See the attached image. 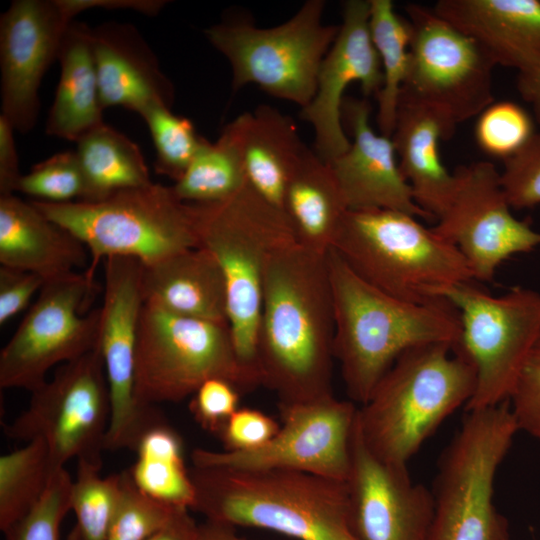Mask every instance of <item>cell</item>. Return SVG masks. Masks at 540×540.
Wrapping results in <instances>:
<instances>
[{
	"label": "cell",
	"mask_w": 540,
	"mask_h": 540,
	"mask_svg": "<svg viewBox=\"0 0 540 540\" xmlns=\"http://www.w3.org/2000/svg\"><path fill=\"white\" fill-rule=\"evenodd\" d=\"M327 254L295 243L276 252L265 268L256 366L261 385L276 393L279 405L333 394L335 324Z\"/></svg>",
	"instance_id": "1"
},
{
	"label": "cell",
	"mask_w": 540,
	"mask_h": 540,
	"mask_svg": "<svg viewBox=\"0 0 540 540\" xmlns=\"http://www.w3.org/2000/svg\"><path fill=\"white\" fill-rule=\"evenodd\" d=\"M327 262L334 309V358L352 402L364 404L405 351L431 343L458 345L459 314L448 300L403 301L364 281L332 249Z\"/></svg>",
	"instance_id": "2"
},
{
	"label": "cell",
	"mask_w": 540,
	"mask_h": 540,
	"mask_svg": "<svg viewBox=\"0 0 540 540\" xmlns=\"http://www.w3.org/2000/svg\"><path fill=\"white\" fill-rule=\"evenodd\" d=\"M191 509L207 521L274 531L297 540H360L347 483L289 469L192 467Z\"/></svg>",
	"instance_id": "3"
},
{
	"label": "cell",
	"mask_w": 540,
	"mask_h": 540,
	"mask_svg": "<svg viewBox=\"0 0 540 540\" xmlns=\"http://www.w3.org/2000/svg\"><path fill=\"white\" fill-rule=\"evenodd\" d=\"M476 371L448 343L417 346L401 354L358 407L367 448L380 460L407 466L453 412L471 400Z\"/></svg>",
	"instance_id": "4"
},
{
	"label": "cell",
	"mask_w": 540,
	"mask_h": 540,
	"mask_svg": "<svg viewBox=\"0 0 540 540\" xmlns=\"http://www.w3.org/2000/svg\"><path fill=\"white\" fill-rule=\"evenodd\" d=\"M192 205L199 246L215 257L225 276L228 325L237 354L258 373L264 272L276 252L298 243L293 226L284 210L248 181L222 201Z\"/></svg>",
	"instance_id": "5"
},
{
	"label": "cell",
	"mask_w": 540,
	"mask_h": 540,
	"mask_svg": "<svg viewBox=\"0 0 540 540\" xmlns=\"http://www.w3.org/2000/svg\"><path fill=\"white\" fill-rule=\"evenodd\" d=\"M331 249L364 281L407 302L444 299L450 287L474 280L453 244L400 211L348 210Z\"/></svg>",
	"instance_id": "6"
},
{
	"label": "cell",
	"mask_w": 540,
	"mask_h": 540,
	"mask_svg": "<svg viewBox=\"0 0 540 540\" xmlns=\"http://www.w3.org/2000/svg\"><path fill=\"white\" fill-rule=\"evenodd\" d=\"M31 202L85 245L91 256L86 269L94 273L107 258L148 266L199 246L193 205L181 201L172 186L152 182L95 202Z\"/></svg>",
	"instance_id": "7"
},
{
	"label": "cell",
	"mask_w": 540,
	"mask_h": 540,
	"mask_svg": "<svg viewBox=\"0 0 540 540\" xmlns=\"http://www.w3.org/2000/svg\"><path fill=\"white\" fill-rule=\"evenodd\" d=\"M517 432L508 401L467 411L439 457L427 540H498L508 532L493 493L497 471Z\"/></svg>",
	"instance_id": "8"
},
{
	"label": "cell",
	"mask_w": 540,
	"mask_h": 540,
	"mask_svg": "<svg viewBox=\"0 0 540 540\" xmlns=\"http://www.w3.org/2000/svg\"><path fill=\"white\" fill-rule=\"evenodd\" d=\"M212 378L229 381L241 393L261 385L258 373L239 358L228 324L144 303L136 344L137 402L144 407L180 402Z\"/></svg>",
	"instance_id": "9"
},
{
	"label": "cell",
	"mask_w": 540,
	"mask_h": 540,
	"mask_svg": "<svg viewBox=\"0 0 540 540\" xmlns=\"http://www.w3.org/2000/svg\"><path fill=\"white\" fill-rule=\"evenodd\" d=\"M324 8V0H307L278 26L260 28L236 16L206 28L205 37L230 63L233 91L252 83L301 109L309 105L321 63L340 29L322 23Z\"/></svg>",
	"instance_id": "10"
},
{
	"label": "cell",
	"mask_w": 540,
	"mask_h": 540,
	"mask_svg": "<svg viewBox=\"0 0 540 540\" xmlns=\"http://www.w3.org/2000/svg\"><path fill=\"white\" fill-rule=\"evenodd\" d=\"M472 281L456 284L443 295L459 314L461 333L455 348L476 371V387L466 411L509 400L540 336V292L515 286L493 296Z\"/></svg>",
	"instance_id": "11"
},
{
	"label": "cell",
	"mask_w": 540,
	"mask_h": 540,
	"mask_svg": "<svg viewBox=\"0 0 540 540\" xmlns=\"http://www.w3.org/2000/svg\"><path fill=\"white\" fill-rule=\"evenodd\" d=\"M95 273L72 272L47 280L0 352V386L33 392L56 365L97 348L100 308Z\"/></svg>",
	"instance_id": "12"
},
{
	"label": "cell",
	"mask_w": 540,
	"mask_h": 540,
	"mask_svg": "<svg viewBox=\"0 0 540 540\" xmlns=\"http://www.w3.org/2000/svg\"><path fill=\"white\" fill-rule=\"evenodd\" d=\"M411 27L409 64L401 92L449 124L479 116L494 100L496 67L484 49L433 9L405 7Z\"/></svg>",
	"instance_id": "13"
},
{
	"label": "cell",
	"mask_w": 540,
	"mask_h": 540,
	"mask_svg": "<svg viewBox=\"0 0 540 540\" xmlns=\"http://www.w3.org/2000/svg\"><path fill=\"white\" fill-rule=\"evenodd\" d=\"M31 394L28 407L5 425L7 437L44 441L57 468L73 458L102 460L111 403L98 348L60 365Z\"/></svg>",
	"instance_id": "14"
},
{
	"label": "cell",
	"mask_w": 540,
	"mask_h": 540,
	"mask_svg": "<svg viewBox=\"0 0 540 540\" xmlns=\"http://www.w3.org/2000/svg\"><path fill=\"white\" fill-rule=\"evenodd\" d=\"M282 425L263 446L249 451L195 448L194 467L289 469L346 482L358 407L333 394L279 405Z\"/></svg>",
	"instance_id": "15"
},
{
	"label": "cell",
	"mask_w": 540,
	"mask_h": 540,
	"mask_svg": "<svg viewBox=\"0 0 540 540\" xmlns=\"http://www.w3.org/2000/svg\"><path fill=\"white\" fill-rule=\"evenodd\" d=\"M104 290L97 348L103 359L111 415L104 450H136L142 435L163 419L154 406L135 398V359L140 314L144 305L142 264L131 258L103 261Z\"/></svg>",
	"instance_id": "16"
},
{
	"label": "cell",
	"mask_w": 540,
	"mask_h": 540,
	"mask_svg": "<svg viewBox=\"0 0 540 540\" xmlns=\"http://www.w3.org/2000/svg\"><path fill=\"white\" fill-rule=\"evenodd\" d=\"M454 174L451 202L432 229L461 252L473 279L490 282L504 261L540 246V232L512 214L493 163L461 165Z\"/></svg>",
	"instance_id": "17"
},
{
	"label": "cell",
	"mask_w": 540,
	"mask_h": 540,
	"mask_svg": "<svg viewBox=\"0 0 540 540\" xmlns=\"http://www.w3.org/2000/svg\"><path fill=\"white\" fill-rule=\"evenodd\" d=\"M346 483L351 523L360 540L428 539L434 512L432 491L415 483L407 466L377 458L363 441L358 418Z\"/></svg>",
	"instance_id": "18"
},
{
	"label": "cell",
	"mask_w": 540,
	"mask_h": 540,
	"mask_svg": "<svg viewBox=\"0 0 540 540\" xmlns=\"http://www.w3.org/2000/svg\"><path fill=\"white\" fill-rule=\"evenodd\" d=\"M70 22L57 0H14L1 14V115L20 133L37 123L39 87Z\"/></svg>",
	"instance_id": "19"
},
{
	"label": "cell",
	"mask_w": 540,
	"mask_h": 540,
	"mask_svg": "<svg viewBox=\"0 0 540 540\" xmlns=\"http://www.w3.org/2000/svg\"><path fill=\"white\" fill-rule=\"evenodd\" d=\"M369 0H348L343 4L342 24L323 59L312 101L300 111L301 119L314 130L315 153L331 162L350 146L341 121V106L348 85L358 82L365 96L379 94L383 71L369 30Z\"/></svg>",
	"instance_id": "20"
},
{
	"label": "cell",
	"mask_w": 540,
	"mask_h": 540,
	"mask_svg": "<svg viewBox=\"0 0 540 540\" xmlns=\"http://www.w3.org/2000/svg\"><path fill=\"white\" fill-rule=\"evenodd\" d=\"M368 99L345 96L341 121L351 137L348 150L331 162L348 210H394L433 220L415 202L390 137L374 132Z\"/></svg>",
	"instance_id": "21"
},
{
	"label": "cell",
	"mask_w": 540,
	"mask_h": 540,
	"mask_svg": "<svg viewBox=\"0 0 540 540\" xmlns=\"http://www.w3.org/2000/svg\"><path fill=\"white\" fill-rule=\"evenodd\" d=\"M90 41L103 110L121 106L141 116L153 105L172 108L173 84L133 25L103 23L91 28Z\"/></svg>",
	"instance_id": "22"
},
{
	"label": "cell",
	"mask_w": 540,
	"mask_h": 540,
	"mask_svg": "<svg viewBox=\"0 0 540 540\" xmlns=\"http://www.w3.org/2000/svg\"><path fill=\"white\" fill-rule=\"evenodd\" d=\"M433 10L474 39L496 66L540 67V0H439Z\"/></svg>",
	"instance_id": "23"
},
{
	"label": "cell",
	"mask_w": 540,
	"mask_h": 540,
	"mask_svg": "<svg viewBox=\"0 0 540 540\" xmlns=\"http://www.w3.org/2000/svg\"><path fill=\"white\" fill-rule=\"evenodd\" d=\"M455 131L437 112L400 91L391 139L416 204L433 220L444 214L455 190V174L446 169L439 153L440 141L449 140Z\"/></svg>",
	"instance_id": "24"
},
{
	"label": "cell",
	"mask_w": 540,
	"mask_h": 540,
	"mask_svg": "<svg viewBox=\"0 0 540 540\" xmlns=\"http://www.w3.org/2000/svg\"><path fill=\"white\" fill-rule=\"evenodd\" d=\"M89 252L69 230L32 202L0 195V264L40 275L46 281L88 264Z\"/></svg>",
	"instance_id": "25"
},
{
	"label": "cell",
	"mask_w": 540,
	"mask_h": 540,
	"mask_svg": "<svg viewBox=\"0 0 540 540\" xmlns=\"http://www.w3.org/2000/svg\"><path fill=\"white\" fill-rule=\"evenodd\" d=\"M142 266L144 303L177 315L228 324L225 276L207 249L190 248Z\"/></svg>",
	"instance_id": "26"
},
{
	"label": "cell",
	"mask_w": 540,
	"mask_h": 540,
	"mask_svg": "<svg viewBox=\"0 0 540 540\" xmlns=\"http://www.w3.org/2000/svg\"><path fill=\"white\" fill-rule=\"evenodd\" d=\"M91 27L75 19L63 35L58 60L60 77L46 122V133L79 141L103 124Z\"/></svg>",
	"instance_id": "27"
},
{
	"label": "cell",
	"mask_w": 540,
	"mask_h": 540,
	"mask_svg": "<svg viewBox=\"0 0 540 540\" xmlns=\"http://www.w3.org/2000/svg\"><path fill=\"white\" fill-rule=\"evenodd\" d=\"M242 117L247 181L282 209L286 187L307 146L300 139L294 120L272 106L260 105Z\"/></svg>",
	"instance_id": "28"
},
{
	"label": "cell",
	"mask_w": 540,
	"mask_h": 540,
	"mask_svg": "<svg viewBox=\"0 0 540 540\" xmlns=\"http://www.w3.org/2000/svg\"><path fill=\"white\" fill-rule=\"evenodd\" d=\"M282 209L298 244L327 254L348 211L331 165L306 147L286 187Z\"/></svg>",
	"instance_id": "29"
},
{
	"label": "cell",
	"mask_w": 540,
	"mask_h": 540,
	"mask_svg": "<svg viewBox=\"0 0 540 540\" xmlns=\"http://www.w3.org/2000/svg\"><path fill=\"white\" fill-rule=\"evenodd\" d=\"M76 143L75 153L86 187L83 201H100L119 191L152 183L140 148L110 125H99Z\"/></svg>",
	"instance_id": "30"
},
{
	"label": "cell",
	"mask_w": 540,
	"mask_h": 540,
	"mask_svg": "<svg viewBox=\"0 0 540 540\" xmlns=\"http://www.w3.org/2000/svg\"><path fill=\"white\" fill-rule=\"evenodd\" d=\"M242 114L228 123L218 139L206 141L184 175L172 186L186 203L222 201L246 182L242 150Z\"/></svg>",
	"instance_id": "31"
},
{
	"label": "cell",
	"mask_w": 540,
	"mask_h": 540,
	"mask_svg": "<svg viewBox=\"0 0 540 540\" xmlns=\"http://www.w3.org/2000/svg\"><path fill=\"white\" fill-rule=\"evenodd\" d=\"M135 451L137 459L129 469L135 484L161 502L191 509L195 490L179 434L162 421L142 435Z\"/></svg>",
	"instance_id": "32"
},
{
	"label": "cell",
	"mask_w": 540,
	"mask_h": 540,
	"mask_svg": "<svg viewBox=\"0 0 540 540\" xmlns=\"http://www.w3.org/2000/svg\"><path fill=\"white\" fill-rule=\"evenodd\" d=\"M369 3L370 35L383 71V86L376 97L377 123L380 134L391 138L409 64L411 27L407 18L396 13L391 0H369Z\"/></svg>",
	"instance_id": "33"
},
{
	"label": "cell",
	"mask_w": 540,
	"mask_h": 540,
	"mask_svg": "<svg viewBox=\"0 0 540 540\" xmlns=\"http://www.w3.org/2000/svg\"><path fill=\"white\" fill-rule=\"evenodd\" d=\"M57 469L47 445L40 439L0 457V529L3 533L39 502Z\"/></svg>",
	"instance_id": "34"
},
{
	"label": "cell",
	"mask_w": 540,
	"mask_h": 540,
	"mask_svg": "<svg viewBox=\"0 0 540 540\" xmlns=\"http://www.w3.org/2000/svg\"><path fill=\"white\" fill-rule=\"evenodd\" d=\"M71 491L75 524L67 540H109L119 493V473L101 476L102 460L78 459Z\"/></svg>",
	"instance_id": "35"
},
{
	"label": "cell",
	"mask_w": 540,
	"mask_h": 540,
	"mask_svg": "<svg viewBox=\"0 0 540 540\" xmlns=\"http://www.w3.org/2000/svg\"><path fill=\"white\" fill-rule=\"evenodd\" d=\"M171 109L161 104L153 105L141 117L154 143L155 171L177 182L207 139L197 133L191 120L175 115Z\"/></svg>",
	"instance_id": "36"
},
{
	"label": "cell",
	"mask_w": 540,
	"mask_h": 540,
	"mask_svg": "<svg viewBox=\"0 0 540 540\" xmlns=\"http://www.w3.org/2000/svg\"><path fill=\"white\" fill-rule=\"evenodd\" d=\"M119 477L109 540H148L162 530L179 509L185 508L161 502L143 492L129 469L120 472Z\"/></svg>",
	"instance_id": "37"
},
{
	"label": "cell",
	"mask_w": 540,
	"mask_h": 540,
	"mask_svg": "<svg viewBox=\"0 0 540 540\" xmlns=\"http://www.w3.org/2000/svg\"><path fill=\"white\" fill-rule=\"evenodd\" d=\"M534 133L531 116L512 101L493 102L478 116L475 126L480 149L503 161L519 151Z\"/></svg>",
	"instance_id": "38"
},
{
	"label": "cell",
	"mask_w": 540,
	"mask_h": 540,
	"mask_svg": "<svg viewBox=\"0 0 540 540\" xmlns=\"http://www.w3.org/2000/svg\"><path fill=\"white\" fill-rule=\"evenodd\" d=\"M16 191L51 203L83 201L85 180L76 153L60 152L35 164L21 176Z\"/></svg>",
	"instance_id": "39"
},
{
	"label": "cell",
	"mask_w": 540,
	"mask_h": 540,
	"mask_svg": "<svg viewBox=\"0 0 540 540\" xmlns=\"http://www.w3.org/2000/svg\"><path fill=\"white\" fill-rule=\"evenodd\" d=\"M72 484L66 468L57 469L39 502L4 532L6 540H59L61 522L71 511Z\"/></svg>",
	"instance_id": "40"
},
{
	"label": "cell",
	"mask_w": 540,
	"mask_h": 540,
	"mask_svg": "<svg viewBox=\"0 0 540 540\" xmlns=\"http://www.w3.org/2000/svg\"><path fill=\"white\" fill-rule=\"evenodd\" d=\"M501 184L511 208L526 209L540 204V131L514 155L505 159Z\"/></svg>",
	"instance_id": "41"
},
{
	"label": "cell",
	"mask_w": 540,
	"mask_h": 540,
	"mask_svg": "<svg viewBox=\"0 0 540 540\" xmlns=\"http://www.w3.org/2000/svg\"><path fill=\"white\" fill-rule=\"evenodd\" d=\"M508 402L518 430L540 441V336L523 365Z\"/></svg>",
	"instance_id": "42"
},
{
	"label": "cell",
	"mask_w": 540,
	"mask_h": 540,
	"mask_svg": "<svg viewBox=\"0 0 540 540\" xmlns=\"http://www.w3.org/2000/svg\"><path fill=\"white\" fill-rule=\"evenodd\" d=\"M240 393L225 379H209L192 395L190 411L203 429L220 434L229 418L239 408Z\"/></svg>",
	"instance_id": "43"
},
{
	"label": "cell",
	"mask_w": 540,
	"mask_h": 540,
	"mask_svg": "<svg viewBox=\"0 0 540 540\" xmlns=\"http://www.w3.org/2000/svg\"><path fill=\"white\" fill-rule=\"evenodd\" d=\"M276 421L262 411L238 408L219 436L224 450L249 451L265 445L278 431Z\"/></svg>",
	"instance_id": "44"
},
{
	"label": "cell",
	"mask_w": 540,
	"mask_h": 540,
	"mask_svg": "<svg viewBox=\"0 0 540 540\" xmlns=\"http://www.w3.org/2000/svg\"><path fill=\"white\" fill-rule=\"evenodd\" d=\"M46 280L38 274L0 267V324L3 326L11 318L29 305L33 296L41 290Z\"/></svg>",
	"instance_id": "45"
},
{
	"label": "cell",
	"mask_w": 540,
	"mask_h": 540,
	"mask_svg": "<svg viewBox=\"0 0 540 540\" xmlns=\"http://www.w3.org/2000/svg\"><path fill=\"white\" fill-rule=\"evenodd\" d=\"M65 15L72 21L75 16L92 8L108 10L129 9L148 16H155L168 3L165 0H57Z\"/></svg>",
	"instance_id": "46"
},
{
	"label": "cell",
	"mask_w": 540,
	"mask_h": 540,
	"mask_svg": "<svg viewBox=\"0 0 540 540\" xmlns=\"http://www.w3.org/2000/svg\"><path fill=\"white\" fill-rule=\"evenodd\" d=\"M14 131L11 123L0 115V195L13 194L22 176Z\"/></svg>",
	"instance_id": "47"
},
{
	"label": "cell",
	"mask_w": 540,
	"mask_h": 540,
	"mask_svg": "<svg viewBox=\"0 0 540 540\" xmlns=\"http://www.w3.org/2000/svg\"><path fill=\"white\" fill-rule=\"evenodd\" d=\"M198 526L189 509L181 508L162 530L148 540H198Z\"/></svg>",
	"instance_id": "48"
},
{
	"label": "cell",
	"mask_w": 540,
	"mask_h": 540,
	"mask_svg": "<svg viewBox=\"0 0 540 540\" xmlns=\"http://www.w3.org/2000/svg\"><path fill=\"white\" fill-rule=\"evenodd\" d=\"M516 86L522 99L531 105L540 124V67L518 72Z\"/></svg>",
	"instance_id": "49"
},
{
	"label": "cell",
	"mask_w": 540,
	"mask_h": 540,
	"mask_svg": "<svg viewBox=\"0 0 540 540\" xmlns=\"http://www.w3.org/2000/svg\"><path fill=\"white\" fill-rule=\"evenodd\" d=\"M198 540H248L239 536L231 526L206 521L198 526Z\"/></svg>",
	"instance_id": "50"
},
{
	"label": "cell",
	"mask_w": 540,
	"mask_h": 540,
	"mask_svg": "<svg viewBox=\"0 0 540 540\" xmlns=\"http://www.w3.org/2000/svg\"><path fill=\"white\" fill-rule=\"evenodd\" d=\"M498 540H511L509 532L502 534Z\"/></svg>",
	"instance_id": "51"
}]
</instances>
